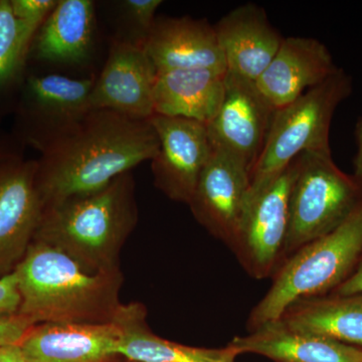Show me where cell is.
Instances as JSON below:
<instances>
[{"label":"cell","instance_id":"cell-31","mask_svg":"<svg viewBox=\"0 0 362 362\" xmlns=\"http://www.w3.org/2000/svg\"><path fill=\"white\" fill-rule=\"evenodd\" d=\"M11 153H13V152L9 151L8 149H6V147H4L0 144V157L7 156V154Z\"/></svg>","mask_w":362,"mask_h":362},{"label":"cell","instance_id":"cell-16","mask_svg":"<svg viewBox=\"0 0 362 362\" xmlns=\"http://www.w3.org/2000/svg\"><path fill=\"white\" fill-rule=\"evenodd\" d=\"M121 330L106 323L37 324L18 343L26 362H106L117 356Z\"/></svg>","mask_w":362,"mask_h":362},{"label":"cell","instance_id":"cell-3","mask_svg":"<svg viewBox=\"0 0 362 362\" xmlns=\"http://www.w3.org/2000/svg\"><path fill=\"white\" fill-rule=\"evenodd\" d=\"M138 220L132 173L117 177L94 194L45 207L35 239L57 247L86 268L113 273Z\"/></svg>","mask_w":362,"mask_h":362},{"label":"cell","instance_id":"cell-27","mask_svg":"<svg viewBox=\"0 0 362 362\" xmlns=\"http://www.w3.org/2000/svg\"><path fill=\"white\" fill-rule=\"evenodd\" d=\"M32 327V324L21 316L0 317V346L18 344Z\"/></svg>","mask_w":362,"mask_h":362},{"label":"cell","instance_id":"cell-12","mask_svg":"<svg viewBox=\"0 0 362 362\" xmlns=\"http://www.w3.org/2000/svg\"><path fill=\"white\" fill-rule=\"evenodd\" d=\"M94 82L58 74L30 76L21 110L28 141L40 150L83 120L92 111L89 97Z\"/></svg>","mask_w":362,"mask_h":362},{"label":"cell","instance_id":"cell-15","mask_svg":"<svg viewBox=\"0 0 362 362\" xmlns=\"http://www.w3.org/2000/svg\"><path fill=\"white\" fill-rule=\"evenodd\" d=\"M144 49L157 73L206 69L226 74L214 26L189 16L156 18Z\"/></svg>","mask_w":362,"mask_h":362},{"label":"cell","instance_id":"cell-26","mask_svg":"<svg viewBox=\"0 0 362 362\" xmlns=\"http://www.w3.org/2000/svg\"><path fill=\"white\" fill-rule=\"evenodd\" d=\"M21 306V295L16 274H8L0 278V317L18 315Z\"/></svg>","mask_w":362,"mask_h":362},{"label":"cell","instance_id":"cell-23","mask_svg":"<svg viewBox=\"0 0 362 362\" xmlns=\"http://www.w3.org/2000/svg\"><path fill=\"white\" fill-rule=\"evenodd\" d=\"M28 56L11 0H0V89L18 77Z\"/></svg>","mask_w":362,"mask_h":362},{"label":"cell","instance_id":"cell-30","mask_svg":"<svg viewBox=\"0 0 362 362\" xmlns=\"http://www.w3.org/2000/svg\"><path fill=\"white\" fill-rule=\"evenodd\" d=\"M0 362H26L20 345L8 344L0 346Z\"/></svg>","mask_w":362,"mask_h":362},{"label":"cell","instance_id":"cell-5","mask_svg":"<svg viewBox=\"0 0 362 362\" xmlns=\"http://www.w3.org/2000/svg\"><path fill=\"white\" fill-rule=\"evenodd\" d=\"M352 90V78L339 68L321 84L275 111L261 156L250 173L247 199L305 152H331L333 116Z\"/></svg>","mask_w":362,"mask_h":362},{"label":"cell","instance_id":"cell-20","mask_svg":"<svg viewBox=\"0 0 362 362\" xmlns=\"http://www.w3.org/2000/svg\"><path fill=\"white\" fill-rule=\"evenodd\" d=\"M96 30L92 0H59L33 40L35 58L78 65L89 57Z\"/></svg>","mask_w":362,"mask_h":362},{"label":"cell","instance_id":"cell-17","mask_svg":"<svg viewBox=\"0 0 362 362\" xmlns=\"http://www.w3.org/2000/svg\"><path fill=\"white\" fill-rule=\"evenodd\" d=\"M214 26L226 73L255 83L284 39L271 25L265 9L252 2L238 6Z\"/></svg>","mask_w":362,"mask_h":362},{"label":"cell","instance_id":"cell-22","mask_svg":"<svg viewBox=\"0 0 362 362\" xmlns=\"http://www.w3.org/2000/svg\"><path fill=\"white\" fill-rule=\"evenodd\" d=\"M278 321L289 329L362 349V293L298 300Z\"/></svg>","mask_w":362,"mask_h":362},{"label":"cell","instance_id":"cell-7","mask_svg":"<svg viewBox=\"0 0 362 362\" xmlns=\"http://www.w3.org/2000/svg\"><path fill=\"white\" fill-rule=\"evenodd\" d=\"M298 159L299 157L259 192L247 197L230 245L240 265L256 280L273 277L284 262L290 194Z\"/></svg>","mask_w":362,"mask_h":362},{"label":"cell","instance_id":"cell-10","mask_svg":"<svg viewBox=\"0 0 362 362\" xmlns=\"http://www.w3.org/2000/svg\"><path fill=\"white\" fill-rule=\"evenodd\" d=\"M149 121L159 140L158 153L151 161L154 183L168 199L188 204L213 153L206 125L157 114Z\"/></svg>","mask_w":362,"mask_h":362},{"label":"cell","instance_id":"cell-8","mask_svg":"<svg viewBox=\"0 0 362 362\" xmlns=\"http://www.w3.org/2000/svg\"><path fill=\"white\" fill-rule=\"evenodd\" d=\"M275 111L256 83L226 73L223 103L206 125L211 147L237 159L251 173L265 145Z\"/></svg>","mask_w":362,"mask_h":362},{"label":"cell","instance_id":"cell-6","mask_svg":"<svg viewBox=\"0 0 362 362\" xmlns=\"http://www.w3.org/2000/svg\"><path fill=\"white\" fill-rule=\"evenodd\" d=\"M362 192L352 175L338 168L332 152H305L289 201L284 261L305 245L341 226L361 204Z\"/></svg>","mask_w":362,"mask_h":362},{"label":"cell","instance_id":"cell-32","mask_svg":"<svg viewBox=\"0 0 362 362\" xmlns=\"http://www.w3.org/2000/svg\"><path fill=\"white\" fill-rule=\"evenodd\" d=\"M131 362H134V361H131Z\"/></svg>","mask_w":362,"mask_h":362},{"label":"cell","instance_id":"cell-18","mask_svg":"<svg viewBox=\"0 0 362 362\" xmlns=\"http://www.w3.org/2000/svg\"><path fill=\"white\" fill-rule=\"evenodd\" d=\"M228 345L238 354H252L274 362H362V349L289 329L280 321L267 323Z\"/></svg>","mask_w":362,"mask_h":362},{"label":"cell","instance_id":"cell-2","mask_svg":"<svg viewBox=\"0 0 362 362\" xmlns=\"http://www.w3.org/2000/svg\"><path fill=\"white\" fill-rule=\"evenodd\" d=\"M14 273L21 295L18 315L33 326L112 322L122 305L120 271H90L42 242L33 240Z\"/></svg>","mask_w":362,"mask_h":362},{"label":"cell","instance_id":"cell-11","mask_svg":"<svg viewBox=\"0 0 362 362\" xmlns=\"http://www.w3.org/2000/svg\"><path fill=\"white\" fill-rule=\"evenodd\" d=\"M157 71L144 47L115 39L108 58L90 90L92 110H109L138 120L154 115Z\"/></svg>","mask_w":362,"mask_h":362},{"label":"cell","instance_id":"cell-1","mask_svg":"<svg viewBox=\"0 0 362 362\" xmlns=\"http://www.w3.org/2000/svg\"><path fill=\"white\" fill-rule=\"evenodd\" d=\"M159 150L148 120L109 110H92L65 134L40 150L37 187L42 207L94 194Z\"/></svg>","mask_w":362,"mask_h":362},{"label":"cell","instance_id":"cell-28","mask_svg":"<svg viewBox=\"0 0 362 362\" xmlns=\"http://www.w3.org/2000/svg\"><path fill=\"white\" fill-rule=\"evenodd\" d=\"M361 293H362V254L354 273L331 294L349 296V295L361 294Z\"/></svg>","mask_w":362,"mask_h":362},{"label":"cell","instance_id":"cell-14","mask_svg":"<svg viewBox=\"0 0 362 362\" xmlns=\"http://www.w3.org/2000/svg\"><path fill=\"white\" fill-rule=\"evenodd\" d=\"M328 47L314 37L283 39L256 86L275 110L292 103L338 70Z\"/></svg>","mask_w":362,"mask_h":362},{"label":"cell","instance_id":"cell-25","mask_svg":"<svg viewBox=\"0 0 362 362\" xmlns=\"http://www.w3.org/2000/svg\"><path fill=\"white\" fill-rule=\"evenodd\" d=\"M161 0H125L121 2L124 16L136 32L135 42L144 47L145 40L156 23Z\"/></svg>","mask_w":362,"mask_h":362},{"label":"cell","instance_id":"cell-29","mask_svg":"<svg viewBox=\"0 0 362 362\" xmlns=\"http://www.w3.org/2000/svg\"><path fill=\"white\" fill-rule=\"evenodd\" d=\"M354 135L357 150L354 158V173L351 175L362 192V116L357 121Z\"/></svg>","mask_w":362,"mask_h":362},{"label":"cell","instance_id":"cell-21","mask_svg":"<svg viewBox=\"0 0 362 362\" xmlns=\"http://www.w3.org/2000/svg\"><path fill=\"white\" fill-rule=\"evenodd\" d=\"M121 330L117 354L134 362H235L240 356L228 344L223 349L188 346L157 337L145 322L139 304L121 305L113 319Z\"/></svg>","mask_w":362,"mask_h":362},{"label":"cell","instance_id":"cell-19","mask_svg":"<svg viewBox=\"0 0 362 362\" xmlns=\"http://www.w3.org/2000/svg\"><path fill=\"white\" fill-rule=\"evenodd\" d=\"M226 74L192 69L157 73L154 114L209 124L225 97Z\"/></svg>","mask_w":362,"mask_h":362},{"label":"cell","instance_id":"cell-24","mask_svg":"<svg viewBox=\"0 0 362 362\" xmlns=\"http://www.w3.org/2000/svg\"><path fill=\"white\" fill-rule=\"evenodd\" d=\"M59 0H11L23 47L30 54L33 40Z\"/></svg>","mask_w":362,"mask_h":362},{"label":"cell","instance_id":"cell-13","mask_svg":"<svg viewBox=\"0 0 362 362\" xmlns=\"http://www.w3.org/2000/svg\"><path fill=\"white\" fill-rule=\"evenodd\" d=\"M250 171L237 159L213 148L188 206L195 220L228 247L244 213Z\"/></svg>","mask_w":362,"mask_h":362},{"label":"cell","instance_id":"cell-4","mask_svg":"<svg viewBox=\"0 0 362 362\" xmlns=\"http://www.w3.org/2000/svg\"><path fill=\"white\" fill-rule=\"evenodd\" d=\"M362 254V202L337 230L305 245L283 262L247 317V330L278 320L305 298L325 296L354 273Z\"/></svg>","mask_w":362,"mask_h":362},{"label":"cell","instance_id":"cell-9","mask_svg":"<svg viewBox=\"0 0 362 362\" xmlns=\"http://www.w3.org/2000/svg\"><path fill=\"white\" fill-rule=\"evenodd\" d=\"M37 160L0 157V278L13 273L35 239L42 207Z\"/></svg>","mask_w":362,"mask_h":362}]
</instances>
